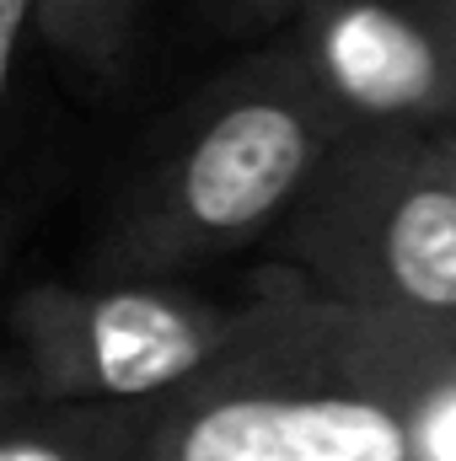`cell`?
Masks as SVG:
<instances>
[{
  "instance_id": "4",
  "label": "cell",
  "mask_w": 456,
  "mask_h": 461,
  "mask_svg": "<svg viewBox=\"0 0 456 461\" xmlns=\"http://www.w3.org/2000/svg\"><path fill=\"white\" fill-rule=\"evenodd\" d=\"M252 312V290L194 279H38L5 306L0 392L156 408L205 375Z\"/></svg>"
},
{
  "instance_id": "13",
  "label": "cell",
  "mask_w": 456,
  "mask_h": 461,
  "mask_svg": "<svg viewBox=\"0 0 456 461\" xmlns=\"http://www.w3.org/2000/svg\"><path fill=\"white\" fill-rule=\"evenodd\" d=\"M441 140H446V156H451V172H456V129H441Z\"/></svg>"
},
{
  "instance_id": "6",
  "label": "cell",
  "mask_w": 456,
  "mask_h": 461,
  "mask_svg": "<svg viewBox=\"0 0 456 461\" xmlns=\"http://www.w3.org/2000/svg\"><path fill=\"white\" fill-rule=\"evenodd\" d=\"M156 408L43 402L0 392V461H140Z\"/></svg>"
},
{
  "instance_id": "10",
  "label": "cell",
  "mask_w": 456,
  "mask_h": 461,
  "mask_svg": "<svg viewBox=\"0 0 456 461\" xmlns=\"http://www.w3.org/2000/svg\"><path fill=\"white\" fill-rule=\"evenodd\" d=\"M236 22H252V27H285L306 0H221Z\"/></svg>"
},
{
  "instance_id": "7",
  "label": "cell",
  "mask_w": 456,
  "mask_h": 461,
  "mask_svg": "<svg viewBox=\"0 0 456 461\" xmlns=\"http://www.w3.org/2000/svg\"><path fill=\"white\" fill-rule=\"evenodd\" d=\"M49 59L92 97L123 92L140 65L145 0H38Z\"/></svg>"
},
{
  "instance_id": "5",
  "label": "cell",
  "mask_w": 456,
  "mask_h": 461,
  "mask_svg": "<svg viewBox=\"0 0 456 461\" xmlns=\"http://www.w3.org/2000/svg\"><path fill=\"white\" fill-rule=\"evenodd\" d=\"M274 38L349 123L456 129V54L435 0H306Z\"/></svg>"
},
{
  "instance_id": "9",
  "label": "cell",
  "mask_w": 456,
  "mask_h": 461,
  "mask_svg": "<svg viewBox=\"0 0 456 461\" xmlns=\"http://www.w3.org/2000/svg\"><path fill=\"white\" fill-rule=\"evenodd\" d=\"M414 461H456V370L430 392V402L419 413Z\"/></svg>"
},
{
  "instance_id": "3",
  "label": "cell",
  "mask_w": 456,
  "mask_h": 461,
  "mask_svg": "<svg viewBox=\"0 0 456 461\" xmlns=\"http://www.w3.org/2000/svg\"><path fill=\"white\" fill-rule=\"evenodd\" d=\"M269 252L333 301L456 322V172L441 129L354 123Z\"/></svg>"
},
{
  "instance_id": "1",
  "label": "cell",
  "mask_w": 456,
  "mask_h": 461,
  "mask_svg": "<svg viewBox=\"0 0 456 461\" xmlns=\"http://www.w3.org/2000/svg\"><path fill=\"white\" fill-rule=\"evenodd\" d=\"M231 348L156 408L140 461H414L456 322L365 312L263 263Z\"/></svg>"
},
{
  "instance_id": "2",
  "label": "cell",
  "mask_w": 456,
  "mask_h": 461,
  "mask_svg": "<svg viewBox=\"0 0 456 461\" xmlns=\"http://www.w3.org/2000/svg\"><path fill=\"white\" fill-rule=\"evenodd\" d=\"M354 123L269 38L156 123L103 204L87 274L194 279L290 221Z\"/></svg>"
},
{
  "instance_id": "8",
  "label": "cell",
  "mask_w": 456,
  "mask_h": 461,
  "mask_svg": "<svg viewBox=\"0 0 456 461\" xmlns=\"http://www.w3.org/2000/svg\"><path fill=\"white\" fill-rule=\"evenodd\" d=\"M38 54H49L43 5L38 0H0V167H5V150L22 129V103H27V81H32Z\"/></svg>"
},
{
  "instance_id": "11",
  "label": "cell",
  "mask_w": 456,
  "mask_h": 461,
  "mask_svg": "<svg viewBox=\"0 0 456 461\" xmlns=\"http://www.w3.org/2000/svg\"><path fill=\"white\" fill-rule=\"evenodd\" d=\"M5 252H11V210H5V194H0V274H5Z\"/></svg>"
},
{
  "instance_id": "12",
  "label": "cell",
  "mask_w": 456,
  "mask_h": 461,
  "mask_svg": "<svg viewBox=\"0 0 456 461\" xmlns=\"http://www.w3.org/2000/svg\"><path fill=\"white\" fill-rule=\"evenodd\" d=\"M435 11H441V27H446V38H451V54H456V0H435Z\"/></svg>"
}]
</instances>
